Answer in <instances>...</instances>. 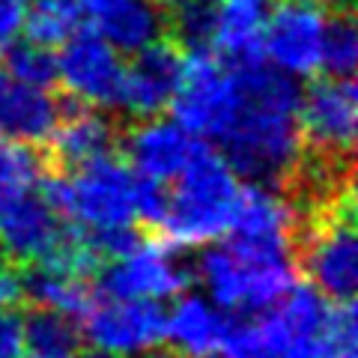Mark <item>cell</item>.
Segmentation results:
<instances>
[{
	"instance_id": "obj_21",
	"label": "cell",
	"mask_w": 358,
	"mask_h": 358,
	"mask_svg": "<svg viewBox=\"0 0 358 358\" xmlns=\"http://www.w3.org/2000/svg\"><path fill=\"white\" fill-rule=\"evenodd\" d=\"M93 289L87 278L63 272L48 263H27L24 268V301H33L42 310H54L63 317L81 320L84 310L93 305Z\"/></svg>"
},
{
	"instance_id": "obj_9",
	"label": "cell",
	"mask_w": 358,
	"mask_h": 358,
	"mask_svg": "<svg viewBox=\"0 0 358 358\" xmlns=\"http://www.w3.org/2000/svg\"><path fill=\"white\" fill-rule=\"evenodd\" d=\"M331 6V0H278L263 27V60L296 81L317 75L322 27Z\"/></svg>"
},
{
	"instance_id": "obj_8",
	"label": "cell",
	"mask_w": 358,
	"mask_h": 358,
	"mask_svg": "<svg viewBox=\"0 0 358 358\" xmlns=\"http://www.w3.org/2000/svg\"><path fill=\"white\" fill-rule=\"evenodd\" d=\"M358 131V90L352 78H320L301 90L299 134L308 152L350 162Z\"/></svg>"
},
{
	"instance_id": "obj_19",
	"label": "cell",
	"mask_w": 358,
	"mask_h": 358,
	"mask_svg": "<svg viewBox=\"0 0 358 358\" xmlns=\"http://www.w3.org/2000/svg\"><path fill=\"white\" fill-rule=\"evenodd\" d=\"M299 227V209L278 185H242L236 212H233L230 236L257 239V242H284L293 245Z\"/></svg>"
},
{
	"instance_id": "obj_16",
	"label": "cell",
	"mask_w": 358,
	"mask_h": 358,
	"mask_svg": "<svg viewBox=\"0 0 358 358\" xmlns=\"http://www.w3.org/2000/svg\"><path fill=\"white\" fill-rule=\"evenodd\" d=\"M63 102L51 87L24 84L18 78L0 72V138L42 147L48 143L60 120Z\"/></svg>"
},
{
	"instance_id": "obj_12",
	"label": "cell",
	"mask_w": 358,
	"mask_h": 358,
	"mask_svg": "<svg viewBox=\"0 0 358 358\" xmlns=\"http://www.w3.org/2000/svg\"><path fill=\"white\" fill-rule=\"evenodd\" d=\"M197 134L188 131L173 117H143L126 131L122 147H126V164L138 176H147L152 182H173L185 171V164L200 150Z\"/></svg>"
},
{
	"instance_id": "obj_17",
	"label": "cell",
	"mask_w": 358,
	"mask_h": 358,
	"mask_svg": "<svg viewBox=\"0 0 358 358\" xmlns=\"http://www.w3.org/2000/svg\"><path fill=\"white\" fill-rule=\"evenodd\" d=\"M233 317L209 296L179 293L171 310H164V341L185 358L215 355L230 331Z\"/></svg>"
},
{
	"instance_id": "obj_14",
	"label": "cell",
	"mask_w": 358,
	"mask_h": 358,
	"mask_svg": "<svg viewBox=\"0 0 358 358\" xmlns=\"http://www.w3.org/2000/svg\"><path fill=\"white\" fill-rule=\"evenodd\" d=\"M66 230L39 188L0 200V251L15 263H36L57 245Z\"/></svg>"
},
{
	"instance_id": "obj_31",
	"label": "cell",
	"mask_w": 358,
	"mask_h": 358,
	"mask_svg": "<svg viewBox=\"0 0 358 358\" xmlns=\"http://www.w3.org/2000/svg\"><path fill=\"white\" fill-rule=\"evenodd\" d=\"M24 15H27V0H0V51L21 39Z\"/></svg>"
},
{
	"instance_id": "obj_34",
	"label": "cell",
	"mask_w": 358,
	"mask_h": 358,
	"mask_svg": "<svg viewBox=\"0 0 358 358\" xmlns=\"http://www.w3.org/2000/svg\"><path fill=\"white\" fill-rule=\"evenodd\" d=\"M21 358H78V355H36V352H24Z\"/></svg>"
},
{
	"instance_id": "obj_20",
	"label": "cell",
	"mask_w": 358,
	"mask_h": 358,
	"mask_svg": "<svg viewBox=\"0 0 358 358\" xmlns=\"http://www.w3.org/2000/svg\"><path fill=\"white\" fill-rule=\"evenodd\" d=\"M272 0H218V30L212 51L227 60H257Z\"/></svg>"
},
{
	"instance_id": "obj_32",
	"label": "cell",
	"mask_w": 358,
	"mask_h": 358,
	"mask_svg": "<svg viewBox=\"0 0 358 358\" xmlns=\"http://www.w3.org/2000/svg\"><path fill=\"white\" fill-rule=\"evenodd\" d=\"M138 358H185V355H182V352H176L173 346H171V350H164V346H155V350L143 352V355H138Z\"/></svg>"
},
{
	"instance_id": "obj_4",
	"label": "cell",
	"mask_w": 358,
	"mask_h": 358,
	"mask_svg": "<svg viewBox=\"0 0 358 358\" xmlns=\"http://www.w3.org/2000/svg\"><path fill=\"white\" fill-rule=\"evenodd\" d=\"M242 194V179L203 141L185 171L173 179L159 230L176 248H203L227 236Z\"/></svg>"
},
{
	"instance_id": "obj_29",
	"label": "cell",
	"mask_w": 358,
	"mask_h": 358,
	"mask_svg": "<svg viewBox=\"0 0 358 358\" xmlns=\"http://www.w3.org/2000/svg\"><path fill=\"white\" fill-rule=\"evenodd\" d=\"M24 355V317L18 308H0V358Z\"/></svg>"
},
{
	"instance_id": "obj_18",
	"label": "cell",
	"mask_w": 358,
	"mask_h": 358,
	"mask_svg": "<svg viewBox=\"0 0 358 358\" xmlns=\"http://www.w3.org/2000/svg\"><path fill=\"white\" fill-rule=\"evenodd\" d=\"M51 155L60 167H81L87 162H96L102 155H110L120 143V129L102 108L75 105L60 110V120L51 131Z\"/></svg>"
},
{
	"instance_id": "obj_35",
	"label": "cell",
	"mask_w": 358,
	"mask_h": 358,
	"mask_svg": "<svg viewBox=\"0 0 358 358\" xmlns=\"http://www.w3.org/2000/svg\"><path fill=\"white\" fill-rule=\"evenodd\" d=\"M331 3H334V0H331ZM338 6H350V0H338Z\"/></svg>"
},
{
	"instance_id": "obj_13",
	"label": "cell",
	"mask_w": 358,
	"mask_h": 358,
	"mask_svg": "<svg viewBox=\"0 0 358 358\" xmlns=\"http://www.w3.org/2000/svg\"><path fill=\"white\" fill-rule=\"evenodd\" d=\"M182 63L185 54L164 36L150 42L147 48L134 51L131 63L126 66V75H122L120 108L134 120L155 117L164 108H171L179 75H182Z\"/></svg>"
},
{
	"instance_id": "obj_27",
	"label": "cell",
	"mask_w": 358,
	"mask_h": 358,
	"mask_svg": "<svg viewBox=\"0 0 358 358\" xmlns=\"http://www.w3.org/2000/svg\"><path fill=\"white\" fill-rule=\"evenodd\" d=\"M3 72L24 84L51 87L57 81V54L54 48H45V45H36L30 39H18L3 48Z\"/></svg>"
},
{
	"instance_id": "obj_6",
	"label": "cell",
	"mask_w": 358,
	"mask_h": 358,
	"mask_svg": "<svg viewBox=\"0 0 358 358\" xmlns=\"http://www.w3.org/2000/svg\"><path fill=\"white\" fill-rule=\"evenodd\" d=\"M352 188L331 206L320 209L313 221H299L293 254L299 257L310 287L331 301H352L358 287V236H355Z\"/></svg>"
},
{
	"instance_id": "obj_30",
	"label": "cell",
	"mask_w": 358,
	"mask_h": 358,
	"mask_svg": "<svg viewBox=\"0 0 358 358\" xmlns=\"http://www.w3.org/2000/svg\"><path fill=\"white\" fill-rule=\"evenodd\" d=\"M24 301V266L0 260V308H18Z\"/></svg>"
},
{
	"instance_id": "obj_11",
	"label": "cell",
	"mask_w": 358,
	"mask_h": 358,
	"mask_svg": "<svg viewBox=\"0 0 358 358\" xmlns=\"http://www.w3.org/2000/svg\"><path fill=\"white\" fill-rule=\"evenodd\" d=\"M122 75H126L122 54L110 48L96 30H75L60 45L57 81L78 105L102 110L120 108Z\"/></svg>"
},
{
	"instance_id": "obj_1",
	"label": "cell",
	"mask_w": 358,
	"mask_h": 358,
	"mask_svg": "<svg viewBox=\"0 0 358 358\" xmlns=\"http://www.w3.org/2000/svg\"><path fill=\"white\" fill-rule=\"evenodd\" d=\"M230 63L236 69V96L209 143L245 182L287 185L305 150L299 134L301 87L263 57Z\"/></svg>"
},
{
	"instance_id": "obj_26",
	"label": "cell",
	"mask_w": 358,
	"mask_h": 358,
	"mask_svg": "<svg viewBox=\"0 0 358 358\" xmlns=\"http://www.w3.org/2000/svg\"><path fill=\"white\" fill-rule=\"evenodd\" d=\"M45 179V159L36 147L0 138V197L33 192Z\"/></svg>"
},
{
	"instance_id": "obj_10",
	"label": "cell",
	"mask_w": 358,
	"mask_h": 358,
	"mask_svg": "<svg viewBox=\"0 0 358 358\" xmlns=\"http://www.w3.org/2000/svg\"><path fill=\"white\" fill-rule=\"evenodd\" d=\"M81 341L117 358H138L164 343V308L150 299L99 296L81 317Z\"/></svg>"
},
{
	"instance_id": "obj_24",
	"label": "cell",
	"mask_w": 358,
	"mask_h": 358,
	"mask_svg": "<svg viewBox=\"0 0 358 358\" xmlns=\"http://www.w3.org/2000/svg\"><path fill=\"white\" fill-rule=\"evenodd\" d=\"M81 21L78 0H27L24 36L45 48H60L75 30H81Z\"/></svg>"
},
{
	"instance_id": "obj_15",
	"label": "cell",
	"mask_w": 358,
	"mask_h": 358,
	"mask_svg": "<svg viewBox=\"0 0 358 358\" xmlns=\"http://www.w3.org/2000/svg\"><path fill=\"white\" fill-rule=\"evenodd\" d=\"M78 9L90 30L120 54H134L164 36V6L159 0H78Z\"/></svg>"
},
{
	"instance_id": "obj_23",
	"label": "cell",
	"mask_w": 358,
	"mask_h": 358,
	"mask_svg": "<svg viewBox=\"0 0 358 358\" xmlns=\"http://www.w3.org/2000/svg\"><path fill=\"white\" fill-rule=\"evenodd\" d=\"M358 66V24L350 6H331L320 42V72L352 78Z\"/></svg>"
},
{
	"instance_id": "obj_28",
	"label": "cell",
	"mask_w": 358,
	"mask_h": 358,
	"mask_svg": "<svg viewBox=\"0 0 358 358\" xmlns=\"http://www.w3.org/2000/svg\"><path fill=\"white\" fill-rule=\"evenodd\" d=\"M164 206H167V185L134 173V218L159 227Z\"/></svg>"
},
{
	"instance_id": "obj_5",
	"label": "cell",
	"mask_w": 358,
	"mask_h": 358,
	"mask_svg": "<svg viewBox=\"0 0 358 358\" xmlns=\"http://www.w3.org/2000/svg\"><path fill=\"white\" fill-rule=\"evenodd\" d=\"M45 200L60 218L87 233L131 227L134 221V171L114 152L75 167L69 176H45Z\"/></svg>"
},
{
	"instance_id": "obj_36",
	"label": "cell",
	"mask_w": 358,
	"mask_h": 358,
	"mask_svg": "<svg viewBox=\"0 0 358 358\" xmlns=\"http://www.w3.org/2000/svg\"><path fill=\"white\" fill-rule=\"evenodd\" d=\"M0 200H3V197H0Z\"/></svg>"
},
{
	"instance_id": "obj_2",
	"label": "cell",
	"mask_w": 358,
	"mask_h": 358,
	"mask_svg": "<svg viewBox=\"0 0 358 358\" xmlns=\"http://www.w3.org/2000/svg\"><path fill=\"white\" fill-rule=\"evenodd\" d=\"M296 254L284 242L230 236L203 245L192 275L221 310L254 317L296 287Z\"/></svg>"
},
{
	"instance_id": "obj_7",
	"label": "cell",
	"mask_w": 358,
	"mask_h": 358,
	"mask_svg": "<svg viewBox=\"0 0 358 358\" xmlns=\"http://www.w3.org/2000/svg\"><path fill=\"white\" fill-rule=\"evenodd\" d=\"M192 266L176 245L141 239L129 254L105 260L96 272V287L110 299H176L192 284Z\"/></svg>"
},
{
	"instance_id": "obj_33",
	"label": "cell",
	"mask_w": 358,
	"mask_h": 358,
	"mask_svg": "<svg viewBox=\"0 0 358 358\" xmlns=\"http://www.w3.org/2000/svg\"><path fill=\"white\" fill-rule=\"evenodd\" d=\"M78 358H117V355H110V352H102V350H90V352L78 355Z\"/></svg>"
},
{
	"instance_id": "obj_22",
	"label": "cell",
	"mask_w": 358,
	"mask_h": 358,
	"mask_svg": "<svg viewBox=\"0 0 358 358\" xmlns=\"http://www.w3.org/2000/svg\"><path fill=\"white\" fill-rule=\"evenodd\" d=\"M218 30V0H167L164 33L182 54L212 51Z\"/></svg>"
},
{
	"instance_id": "obj_3",
	"label": "cell",
	"mask_w": 358,
	"mask_h": 358,
	"mask_svg": "<svg viewBox=\"0 0 358 358\" xmlns=\"http://www.w3.org/2000/svg\"><path fill=\"white\" fill-rule=\"evenodd\" d=\"M251 331L263 358H358L352 301H331L310 284L254 313Z\"/></svg>"
},
{
	"instance_id": "obj_25",
	"label": "cell",
	"mask_w": 358,
	"mask_h": 358,
	"mask_svg": "<svg viewBox=\"0 0 358 358\" xmlns=\"http://www.w3.org/2000/svg\"><path fill=\"white\" fill-rule=\"evenodd\" d=\"M24 352L78 355L81 352V329H78V320L36 308L30 317H24Z\"/></svg>"
}]
</instances>
